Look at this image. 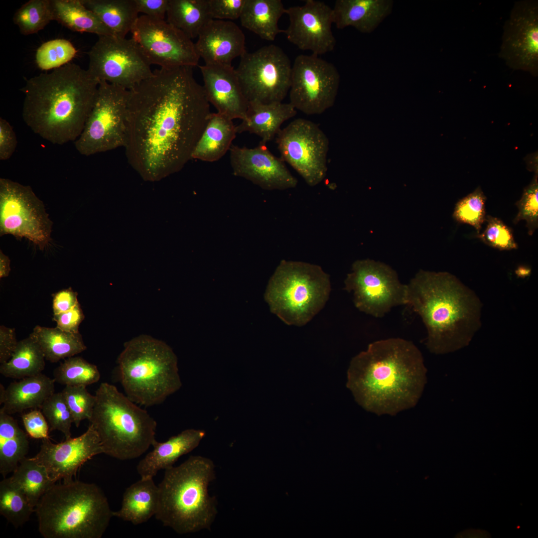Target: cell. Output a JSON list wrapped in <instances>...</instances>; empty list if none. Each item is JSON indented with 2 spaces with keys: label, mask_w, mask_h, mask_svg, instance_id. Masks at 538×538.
I'll return each instance as SVG.
<instances>
[{
  "label": "cell",
  "mask_w": 538,
  "mask_h": 538,
  "mask_svg": "<svg viewBox=\"0 0 538 538\" xmlns=\"http://www.w3.org/2000/svg\"><path fill=\"white\" fill-rule=\"evenodd\" d=\"M18 341L16 340L15 329L0 326V363H4L11 357Z\"/></svg>",
  "instance_id": "53"
},
{
  "label": "cell",
  "mask_w": 538,
  "mask_h": 538,
  "mask_svg": "<svg viewBox=\"0 0 538 538\" xmlns=\"http://www.w3.org/2000/svg\"><path fill=\"white\" fill-rule=\"evenodd\" d=\"M99 84L88 69L70 63L30 78L20 90L23 120L53 144L75 141L92 109Z\"/></svg>",
  "instance_id": "3"
},
{
  "label": "cell",
  "mask_w": 538,
  "mask_h": 538,
  "mask_svg": "<svg viewBox=\"0 0 538 538\" xmlns=\"http://www.w3.org/2000/svg\"><path fill=\"white\" fill-rule=\"evenodd\" d=\"M117 364L126 395L136 404H159L181 387L176 355L166 343L151 336L126 342Z\"/></svg>",
  "instance_id": "7"
},
{
  "label": "cell",
  "mask_w": 538,
  "mask_h": 538,
  "mask_svg": "<svg viewBox=\"0 0 538 538\" xmlns=\"http://www.w3.org/2000/svg\"><path fill=\"white\" fill-rule=\"evenodd\" d=\"M213 461L191 456L178 466L165 470L158 485L155 518L179 534L210 530L217 513L215 497L208 487L215 478Z\"/></svg>",
  "instance_id": "5"
},
{
  "label": "cell",
  "mask_w": 538,
  "mask_h": 538,
  "mask_svg": "<svg viewBox=\"0 0 538 538\" xmlns=\"http://www.w3.org/2000/svg\"><path fill=\"white\" fill-rule=\"evenodd\" d=\"M10 261L8 257L0 251V278L7 277L10 271Z\"/></svg>",
  "instance_id": "54"
},
{
  "label": "cell",
  "mask_w": 538,
  "mask_h": 538,
  "mask_svg": "<svg viewBox=\"0 0 538 538\" xmlns=\"http://www.w3.org/2000/svg\"><path fill=\"white\" fill-rule=\"evenodd\" d=\"M12 483L36 507L43 495L55 484L46 468L31 457L24 458L9 477Z\"/></svg>",
  "instance_id": "37"
},
{
  "label": "cell",
  "mask_w": 538,
  "mask_h": 538,
  "mask_svg": "<svg viewBox=\"0 0 538 538\" xmlns=\"http://www.w3.org/2000/svg\"><path fill=\"white\" fill-rule=\"evenodd\" d=\"M296 113L297 110L289 103L249 102L247 116L236 126L237 132L255 134L261 138V142L267 144L276 137L282 124Z\"/></svg>",
  "instance_id": "27"
},
{
  "label": "cell",
  "mask_w": 538,
  "mask_h": 538,
  "mask_svg": "<svg viewBox=\"0 0 538 538\" xmlns=\"http://www.w3.org/2000/svg\"><path fill=\"white\" fill-rule=\"evenodd\" d=\"M53 319L56 323V327L59 329L66 332L77 333H79V327L84 319V315L79 303L66 312L53 315Z\"/></svg>",
  "instance_id": "49"
},
{
  "label": "cell",
  "mask_w": 538,
  "mask_h": 538,
  "mask_svg": "<svg viewBox=\"0 0 538 538\" xmlns=\"http://www.w3.org/2000/svg\"><path fill=\"white\" fill-rule=\"evenodd\" d=\"M158 501V487L153 478H141L126 489L121 507L113 511V515L134 525H140L155 516Z\"/></svg>",
  "instance_id": "28"
},
{
  "label": "cell",
  "mask_w": 538,
  "mask_h": 538,
  "mask_svg": "<svg viewBox=\"0 0 538 538\" xmlns=\"http://www.w3.org/2000/svg\"><path fill=\"white\" fill-rule=\"evenodd\" d=\"M40 409L48 423L50 431L58 430L63 433L66 439L71 437L73 419L61 392L50 396Z\"/></svg>",
  "instance_id": "43"
},
{
  "label": "cell",
  "mask_w": 538,
  "mask_h": 538,
  "mask_svg": "<svg viewBox=\"0 0 538 538\" xmlns=\"http://www.w3.org/2000/svg\"><path fill=\"white\" fill-rule=\"evenodd\" d=\"M518 209L513 222L516 224L524 220L529 235H532L538 227V173L524 190L521 198L516 203Z\"/></svg>",
  "instance_id": "46"
},
{
  "label": "cell",
  "mask_w": 538,
  "mask_h": 538,
  "mask_svg": "<svg viewBox=\"0 0 538 538\" xmlns=\"http://www.w3.org/2000/svg\"><path fill=\"white\" fill-rule=\"evenodd\" d=\"M53 19L68 29L98 36L114 35L81 0H50Z\"/></svg>",
  "instance_id": "34"
},
{
  "label": "cell",
  "mask_w": 538,
  "mask_h": 538,
  "mask_svg": "<svg viewBox=\"0 0 538 538\" xmlns=\"http://www.w3.org/2000/svg\"><path fill=\"white\" fill-rule=\"evenodd\" d=\"M30 335L39 345L45 360L51 363L74 356L87 349L80 333L66 332L57 327L37 325Z\"/></svg>",
  "instance_id": "33"
},
{
  "label": "cell",
  "mask_w": 538,
  "mask_h": 538,
  "mask_svg": "<svg viewBox=\"0 0 538 538\" xmlns=\"http://www.w3.org/2000/svg\"><path fill=\"white\" fill-rule=\"evenodd\" d=\"M285 10L280 0H246L240 19L245 28L263 39L273 41L284 31L278 22Z\"/></svg>",
  "instance_id": "30"
},
{
  "label": "cell",
  "mask_w": 538,
  "mask_h": 538,
  "mask_svg": "<svg viewBox=\"0 0 538 538\" xmlns=\"http://www.w3.org/2000/svg\"><path fill=\"white\" fill-rule=\"evenodd\" d=\"M276 143L280 158L307 184L315 186L324 180L328 170L329 141L318 125L302 118L295 119L280 129Z\"/></svg>",
  "instance_id": "14"
},
{
  "label": "cell",
  "mask_w": 538,
  "mask_h": 538,
  "mask_svg": "<svg viewBox=\"0 0 538 538\" xmlns=\"http://www.w3.org/2000/svg\"><path fill=\"white\" fill-rule=\"evenodd\" d=\"M237 134L233 120L218 113H211L192 155V159L214 162L230 150Z\"/></svg>",
  "instance_id": "29"
},
{
  "label": "cell",
  "mask_w": 538,
  "mask_h": 538,
  "mask_svg": "<svg viewBox=\"0 0 538 538\" xmlns=\"http://www.w3.org/2000/svg\"><path fill=\"white\" fill-rule=\"evenodd\" d=\"M289 24L283 30L287 40L301 50L319 55L333 51L336 40L332 31V8L323 1L307 0L286 9Z\"/></svg>",
  "instance_id": "19"
},
{
  "label": "cell",
  "mask_w": 538,
  "mask_h": 538,
  "mask_svg": "<svg viewBox=\"0 0 538 538\" xmlns=\"http://www.w3.org/2000/svg\"><path fill=\"white\" fill-rule=\"evenodd\" d=\"M340 81L333 64L314 54H300L292 65L289 103L307 115H320L334 104Z\"/></svg>",
  "instance_id": "16"
},
{
  "label": "cell",
  "mask_w": 538,
  "mask_h": 538,
  "mask_svg": "<svg viewBox=\"0 0 538 538\" xmlns=\"http://www.w3.org/2000/svg\"><path fill=\"white\" fill-rule=\"evenodd\" d=\"M35 512L44 538H101L113 517L98 485L74 480L52 486Z\"/></svg>",
  "instance_id": "6"
},
{
  "label": "cell",
  "mask_w": 538,
  "mask_h": 538,
  "mask_svg": "<svg viewBox=\"0 0 538 538\" xmlns=\"http://www.w3.org/2000/svg\"><path fill=\"white\" fill-rule=\"evenodd\" d=\"M61 392L71 412L73 423L77 427L83 420L90 419L96 397L88 391L86 387L66 386Z\"/></svg>",
  "instance_id": "44"
},
{
  "label": "cell",
  "mask_w": 538,
  "mask_h": 538,
  "mask_svg": "<svg viewBox=\"0 0 538 538\" xmlns=\"http://www.w3.org/2000/svg\"><path fill=\"white\" fill-rule=\"evenodd\" d=\"M426 372L422 355L411 341L390 338L370 344L352 358L347 387L367 411L393 416L416 405Z\"/></svg>",
  "instance_id": "2"
},
{
  "label": "cell",
  "mask_w": 538,
  "mask_h": 538,
  "mask_svg": "<svg viewBox=\"0 0 538 538\" xmlns=\"http://www.w3.org/2000/svg\"><path fill=\"white\" fill-rule=\"evenodd\" d=\"M17 141L12 128L5 119L0 118V159H8L14 153Z\"/></svg>",
  "instance_id": "50"
},
{
  "label": "cell",
  "mask_w": 538,
  "mask_h": 538,
  "mask_svg": "<svg viewBox=\"0 0 538 538\" xmlns=\"http://www.w3.org/2000/svg\"><path fill=\"white\" fill-rule=\"evenodd\" d=\"M212 19H236L240 18L246 0H207Z\"/></svg>",
  "instance_id": "47"
},
{
  "label": "cell",
  "mask_w": 538,
  "mask_h": 538,
  "mask_svg": "<svg viewBox=\"0 0 538 538\" xmlns=\"http://www.w3.org/2000/svg\"><path fill=\"white\" fill-rule=\"evenodd\" d=\"M54 380L66 386H87L98 382L101 375L97 367L80 357L64 360L53 371Z\"/></svg>",
  "instance_id": "39"
},
{
  "label": "cell",
  "mask_w": 538,
  "mask_h": 538,
  "mask_svg": "<svg viewBox=\"0 0 538 538\" xmlns=\"http://www.w3.org/2000/svg\"><path fill=\"white\" fill-rule=\"evenodd\" d=\"M486 197L480 187L457 202L453 213L458 223L473 227L479 234L485 222Z\"/></svg>",
  "instance_id": "42"
},
{
  "label": "cell",
  "mask_w": 538,
  "mask_h": 538,
  "mask_svg": "<svg viewBox=\"0 0 538 538\" xmlns=\"http://www.w3.org/2000/svg\"><path fill=\"white\" fill-rule=\"evenodd\" d=\"M230 160L233 174L243 177L266 190H284L295 188L297 179L284 162L274 155L266 144L254 148L232 144Z\"/></svg>",
  "instance_id": "21"
},
{
  "label": "cell",
  "mask_w": 538,
  "mask_h": 538,
  "mask_svg": "<svg viewBox=\"0 0 538 538\" xmlns=\"http://www.w3.org/2000/svg\"><path fill=\"white\" fill-rule=\"evenodd\" d=\"M29 186L0 178V235L25 238L43 250L51 241L52 222Z\"/></svg>",
  "instance_id": "13"
},
{
  "label": "cell",
  "mask_w": 538,
  "mask_h": 538,
  "mask_svg": "<svg viewBox=\"0 0 538 538\" xmlns=\"http://www.w3.org/2000/svg\"><path fill=\"white\" fill-rule=\"evenodd\" d=\"M131 32L149 63L162 68L194 67L200 57L195 43L183 31L165 20L139 16Z\"/></svg>",
  "instance_id": "17"
},
{
  "label": "cell",
  "mask_w": 538,
  "mask_h": 538,
  "mask_svg": "<svg viewBox=\"0 0 538 538\" xmlns=\"http://www.w3.org/2000/svg\"><path fill=\"white\" fill-rule=\"evenodd\" d=\"M205 434L203 430L189 428L165 442L155 440L152 444L153 449L137 464L138 474L141 478H153L159 470L173 466L180 457L195 449Z\"/></svg>",
  "instance_id": "24"
},
{
  "label": "cell",
  "mask_w": 538,
  "mask_h": 538,
  "mask_svg": "<svg viewBox=\"0 0 538 538\" xmlns=\"http://www.w3.org/2000/svg\"><path fill=\"white\" fill-rule=\"evenodd\" d=\"M192 67L162 68L129 90V163L145 181H159L181 170L211 113Z\"/></svg>",
  "instance_id": "1"
},
{
  "label": "cell",
  "mask_w": 538,
  "mask_h": 538,
  "mask_svg": "<svg viewBox=\"0 0 538 538\" xmlns=\"http://www.w3.org/2000/svg\"><path fill=\"white\" fill-rule=\"evenodd\" d=\"M167 21L191 39L198 37L212 18L207 0H168Z\"/></svg>",
  "instance_id": "36"
},
{
  "label": "cell",
  "mask_w": 538,
  "mask_h": 538,
  "mask_svg": "<svg viewBox=\"0 0 538 538\" xmlns=\"http://www.w3.org/2000/svg\"><path fill=\"white\" fill-rule=\"evenodd\" d=\"M35 508L11 481L9 477L0 482V514L15 528L27 522Z\"/></svg>",
  "instance_id": "38"
},
{
  "label": "cell",
  "mask_w": 538,
  "mask_h": 538,
  "mask_svg": "<svg viewBox=\"0 0 538 538\" xmlns=\"http://www.w3.org/2000/svg\"><path fill=\"white\" fill-rule=\"evenodd\" d=\"M103 453L98 433L90 424L81 435L54 443L49 438L42 439L38 452L31 457L46 469L49 477L56 482L73 480L80 467L94 456Z\"/></svg>",
  "instance_id": "20"
},
{
  "label": "cell",
  "mask_w": 538,
  "mask_h": 538,
  "mask_svg": "<svg viewBox=\"0 0 538 538\" xmlns=\"http://www.w3.org/2000/svg\"><path fill=\"white\" fill-rule=\"evenodd\" d=\"M53 296V315L66 312L79 303L78 293L71 287L61 290Z\"/></svg>",
  "instance_id": "52"
},
{
  "label": "cell",
  "mask_w": 538,
  "mask_h": 538,
  "mask_svg": "<svg viewBox=\"0 0 538 538\" xmlns=\"http://www.w3.org/2000/svg\"><path fill=\"white\" fill-rule=\"evenodd\" d=\"M499 57L514 70L538 75V1L515 2L503 26Z\"/></svg>",
  "instance_id": "18"
},
{
  "label": "cell",
  "mask_w": 538,
  "mask_h": 538,
  "mask_svg": "<svg viewBox=\"0 0 538 538\" xmlns=\"http://www.w3.org/2000/svg\"><path fill=\"white\" fill-rule=\"evenodd\" d=\"M392 0H337L332 8L336 27L351 26L363 33L375 30L392 12Z\"/></svg>",
  "instance_id": "25"
},
{
  "label": "cell",
  "mask_w": 538,
  "mask_h": 538,
  "mask_svg": "<svg viewBox=\"0 0 538 538\" xmlns=\"http://www.w3.org/2000/svg\"><path fill=\"white\" fill-rule=\"evenodd\" d=\"M21 419L26 432L30 437L41 439L49 438V426L40 409H34L24 413Z\"/></svg>",
  "instance_id": "48"
},
{
  "label": "cell",
  "mask_w": 538,
  "mask_h": 538,
  "mask_svg": "<svg viewBox=\"0 0 538 538\" xmlns=\"http://www.w3.org/2000/svg\"><path fill=\"white\" fill-rule=\"evenodd\" d=\"M236 71L249 102H282L290 87L292 65L279 46L270 44L241 57Z\"/></svg>",
  "instance_id": "11"
},
{
  "label": "cell",
  "mask_w": 538,
  "mask_h": 538,
  "mask_svg": "<svg viewBox=\"0 0 538 538\" xmlns=\"http://www.w3.org/2000/svg\"><path fill=\"white\" fill-rule=\"evenodd\" d=\"M55 381L42 373L13 382L7 388L0 384V409L12 414L28 409H40L55 392Z\"/></svg>",
  "instance_id": "26"
},
{
  "label": "cell",
  "mask_w": 538,
  "mask_h": 538,
  "mask_svg": "<svg viewBox=\"0 0 538 538\" xmlns=\"http://www.w3.org/2000/svg\"><path fill=\"white\" fill-rule=\"evenodd\" d=\"M206 97L217 113L231 120L245 119L249 102L245 96L236 69L231 65L199 66Z\"/></svg>",
  "instance_id": "22"
},
{
  "label": "cell",
  "mask_w": 538,
  "mask_h": 538,
  "mask_svg": "<svg viewBox=\"0 0 538 538\" xmlns=\"http://www.w3.org/2000/svg\"><path fill=\"white\" fill-rule=\"evenodd\" d=\"M484 230L477 234L480 240L486 245L499 250L517 249L512 229L497 217L487 215Z\"/></svg>",
  "instance_id": "45"
},
{
  "label": "cell",
  "mask_w": 538,
  "mask_h": 538,
  "mask_svg": "<svg viewBox=\"0 0 538 538\" xmlns=\"http://www.w3.org/2000/svg\"><path fill=\"white\" fill-rule=\"evenodd\" d=\"M353 294L355 307L375 317L384 316L396 306L406 305L407 285L388 265L370 259L357 260L344 280Z\"/></svg>",
  "instance_id": "12"
},
{
  "label": "cell",
  "mask_w": 538,
  "mask_h": 538,
  "mask_svg": "<svg viewBox=\"0 0 538 538\" xmlns=\"http://www.w3.org/2000/svg\"><path fill=\"white\" fill-rule=\"evenodd\" d=\"M406 285V305L420 316L431 352L445 354L467 345L481 327L480 299L454 275L420 270Z\"/></svg>",
  "instance_id": "4"
},
{
  "label": "cell",
  "mask_w": 538,
  "mask_h": 538,
  "mask_svg": "<svg viewBox=\"0 0 538 538\" xmlns=\"http://www.w3.org/2000/svg\"><path fill=\"white\" fill-rule=\"evenodd\" d=\"M139 13L150 18L164 20L166 15L168 0H134Z\"/></svg>",
  "instance_id": "51"
},
{
  "label": "cell",
  "mask_w": 538,
  "mask_h": 538,
  "mask_svg": "<svg viewBox=\"0 0 538 538\" xmlns=\"http://www.w3.org/2000/svg\"><path fill=\"white\" fill-rule=\"evenodd\" d=\"M88 55V70L94 78L128 90L153 73L151 65L132 38L98 36Z\"/></svg>",
  "instance_id": "15"
},
{
  "label": "cell",
  "mask_w": 538,
  "mask_h": 538,
  "mask_svg": "<svg viewBox=\"0 0 538 538\" xmlns=\"http://www.w3.org/2000/svg\"><path fill=\"white\" fill-rule=\"evenodd\" d=\"M331 290L330 276L320 266L282 260L269 281L265 299L284 323L302 326L323 309Z\"/></svg>",
  "instance_id": "9"
},
{
  "label": "cell",
  "mask_w": 538,
  "mask_h": 538,
  "mask_svg": "<svg viewBox=\"0 0 538 538\" xmlns=\"http://www.w3.org/2000/svg\"><path fill=\"white\" fill-rule=\"evenodd\" d=\"M89 420L99 437L103 453L120 460L136 458L145 452L155 438L157 423L117 387L102 383Z\"/></svg>",
  "instance_id": "8"
},
{
  "label": "cell",
  "mask_w": 538,
  "mask_h": 538,
  "mask_svg": "<svg viewBox=\"0 0 538 538\" xmlns=\"http://www.w3.org/2000/svg\"><path fill=\"white\" fill-rule=\"evenodd\" d=\"M195 46L205 64L231 65L247 51L243 32L234 22L225 20L211 19L200 32Z\"/></svg>",
  "instance_id": "23"
},
{
  "label": "cell",
  "mask_w": 538,
  "mask_h": 538,
  "mask_svg": "<svg viewBox=\"0 0 538 538\" xmlns=\"http://www.w3.org/2000/svg\"><path fill=\"white\" fill-rule=\"evenodd\" d=\"M112 32L126 38L138 17L134 0H81Z\"/></svg>",
  "instance_id": "32"
},
{
  "label": "cell",
  "mask_w": 538,
  "mask_h": 538,
  "mask_svg": "<svg viewBox=\"0 0 538 538\" xmlns=\"http://www.w3.org/2000/svg\"><path fill=\"white\" fill-rule=\"evenodd\" d=\"M76 53L75 47L69 40L54 39L43 43L38 48L35 62L41 70L55 69L69 63Z\"/></svg>",
  "instance_id": "41"
},
{
  "label": "cell",
  "mask_w": 538,
  "mask_h": 538,
  "mask_svg": "<svg viewBox=\"0 0 538 538\" xmlns=\"http://www.w3.org/2000/svg\"><path fill=\"white\" fill-rule=\"evenodd\" d=\"M129 90L100 81L96 98L79 137L77 150L90 156L125 147L128 140Z\"/></svg>",
  "instance_id": "10"
},
{
  "label": "cell",
  "mask_w": 538,
  "mask_h": 538,
  "mask_svg": "<svg viewBox=\"0 0 538 538\" xmlns=\"http://www.w3.org/2000/svg\"><path fill=\"white\" fill-rule=\"evenodd\" d=\"M53 20L50 0H29L14 13L13 23L21 34L28 35L43 29Z\"/></svg>",
  "instance_id": "40"
},
{
  "label": "cell",
  "mask_w": 538,
  "mask_h": 538,
  "mask_svg": "<svg viewBox=\"0 0 538 538\" xmlns=\"http://www.w3.org/2000/svg\"><path fill=\"white\" fill-rule=\"evenodd\" d=\"M43 353L37 342L30 334L18 341L10 359L0 364L4 377L20 380L42 373L45 363Z\"/></svg>",
  "instance_id": "35"
},
{
  "label": "cell",
  "mask_w": 538,
  "mask_h": 538,
  "mask_svg": "<svg viewBox=\"0 0 538 538\" xmlns=\"http://www.w3.org/2000/svg\"><path fill=\"white\" fill-rule=\"evenodd\" d=\"M27 435L11 414L0 409V473L3 478L12 473L26 457Z\"/></svg>",
  "instance_id": "31"
},
{
  "label": "cell",
  "mask_w": 538,
  "mask_h": 538,
  "mask_svg": "<svg viewBox=\"0 0 538 538\" xmlns=\"http://www.w3.org/2000/svg\"><path fill=\"white\" fill-rule=\"evenodd\" d=\"M530 269L524 267H519L516 270L517 274L520 276H526L528 275L530 272Z\"/></svg>",
  "instance_id": "55"
}]
</instances>
